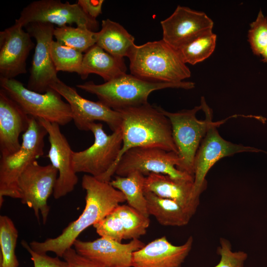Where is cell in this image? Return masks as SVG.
Segmentation results:
<instances>
[{
	"label": "cell",
	"mask_w": 267,
	"mask_h": 267,
	"mask_svg": "<svg viewBox=\"0 0 267 267\" xmlns=\"http://www.w3.org/2000/svg\"><path fill=\"white\" fill-rule=\"evenodd\" d=\"M82 187L86 191V205L78 218L71 222L58 236L43 242L33 241L29 244L32 250L40 253H54L63 257L65 252L73 246L79 235L86 229L100 221L121 203L126 201L124 194L109 182L98 180L85 174Z\"/></svg>",
	"instance_id": "1"
},
{
	"label": "cell",
	"mask_w": 267,
	"mask_h": 267,
	"mask_svg": "<svg viewBox=\"0 0 267 267\" xmlns=\"http://www.w3.org/2000/svg\"><path fill=\"white\" fill-rule=\"evenodd\" d=\"M117 111L122 118V147L114 165L98 180L109 182L120 159L131 148L158 147L178 153L170 120L157 106L147 103Z\"/></svg>",
	"instance_id": "2"
},
{
	"label": "cell",
	"mask_w": 267,
	"mask_h": 267,
	"mask_svg": "<svg viewBox=\"0 0 267 267\" xmlns=\"http://www.w3.org/2000/svg\"><path fill=\"white\" fill-rule=\"evenodd\" d=\"M131 74L154 83H179L191 72L178 50L163 40L135 45L129 56Z\"/></svg>",
	"instance_id": "3"
},
{
	"label": "cell",
	"mask_w": 267,
	"mask_h": 267,
	"mask_svg": "<svg viewBox=\"0 0 267 267\" xmlns=\"http://www.w3.org/2000/svg\"><path fill=\"white\" fill-rule=\"evenodd\" d=\"M76 87L95 94L99 101L114 110L146 104L149 94L155 90L167 88L191 89L192 82L154 83L141 79L132 74H123L110 81L97 85L93 82L78 84Z\"/></svg>",
	"instance_id": "4"
},
{
	"label": "cell",
	"mask_w": 267,
	"mask_h": 267,
	"mask_svg": "<svg viewBox=\"0 0 267 267\" xmlns=\"http://www.w3.org/2000/svg\"><path fill=\"white\" fill-rule=\"evenodd\" d=\"M170 120L172 135L180 163L178 169L194 177L193 164L201 141L213 121V112L204 97L200 105L177 112L167 111L158 106Z\"/></svg>",
	"instance_id": "5"
},
{
	"label": "cell",
	"mask_w": 267,
	"mask_h": 267,
	"mask_svg": "<svg viewBox=\"0 0 267 267\" xmlns=\"http://www.w3.org/2000/svg\"><path fill=\"white\" fill-rule=\"evenodd\" d=\"M47 132L38 120L30 117L28 129L22 135L20 149L2 156L0 160V206L3 197L20 199L17 182L24 170L44 155V138Z\"/></svg>",
	"instance_id": "6"
},
{
	"label": "cell",
	"mask_w": 267,
	"mask_h": 267,
	"mask_svg": "<svg viewBox=\"0 0 267 267\" xmlns=\"http://www.w3.org/2000/svg\"><path fill=\"white\" fill-rule=\"evenodd\" d=\"M0 86L30 117L43 119L59 126H65L72 121L70 105L52 88L41 93L29 89L15 79L3 78H0Z\"/></svg>",
	"instance_id": "7"
},
{
	"label": "cell",
	"mask_w": 267,
	"mask_h": 267,
	"mask_svg": "<svg viewBox=\"0 0 267 267\" xmlns=\"http://www.w3.org/2000/svg\"><path fill=\"white\" fill-rule=\"evenodd\" d=\"M94 137L93 143L88 148L73 153L75 172L84 173L97 178L105 174L114 165L122 147L121 129L107 134L100 123L89 127Z\"/></svg>",
	"instance_id": "8"
},
{
	"label": "cell",
	"mask_w": 267,
	"mask_h": 267,
	"mask_svg": "<svg viewBox=\"0 0 267 267\" xmlns=\"http://www.w3.org/2000/svg\"><path fill=\"white\" fill-rule=\"evenodd\" d=\"M180 159L178 153L158 147H138L127 151L120 159L115 174L126 177L138 171L144 176L161 174L178 179H193L194 177L178 169Z\"/></svg>",
	"instance_id": "9"
},
{
	"label": "cell",
	"mask_w": 267,
	"mask_h": 267,
	"mask_svg": "<svg viewBox=\"0 0 267 267\" xmlns=\"http://www.w3.org/2000/svg\"><path fill=\"white\" fill-rule=\"evenodd\" d=\"M48 23L61 27L76 24L77 26H85L95 32L99 28V23L86 13L77 3L60 0H39L34 1L21 11L15 23L25 27L31 23Z\"/></svg>",
	"instance_id": "10"
},
{
	"label": "cell",
	"mask_w": 267,
	"mask_h": 267,
	"mask_svg": "<svg viewBox=\"0 0 267 267\" xmlns=\"http://www.w3.org/2000/svg\"><path fill=\"white\" fill-rule=\"evenodd\" d=\"M224 120L213 122L201 141L195 156L194 169V193L200 198L207 187L206 177L209 171L221 159L236 153L265 152L252 147L232 143L223 139L219 134L218 127Z\"/></svg>",
	"instance_id": "11"
},
{
	"label": "cell",
	"mask_w": 267,
	"mask_h": 267,
	"mask_svg": "<svg viewBox=\"0 0 267 267\" xmlns=\"http://www.w3.org/2000/svg\"><path fill=\"white\" fill-rule=\"evenodd\" d=\"M57 174L58 171L51 164L42 166L36 160L24 170L18 180L21 203L33 209L38 222L40 213L44 224L50 210L47 200L53 193Z\"/></svg>",
	"instance_id": "12"
},
{
	"label": "cell",
	"mask_w": 267,
	"mask_h": 267,
	"mask_svg": "<svg viewBox=\"0 0 267 267\" xmlns=\"http://www.w3.org/2000/svg\"><path fill=\"white\" fill-rule=\"evenodd\" d=\"M25 27L36 41L27 88L44 93L60 81L50 51L55 28L52 24L41 22L31 23Z\"/></svg>",
	"instance_id": "13"
},
{
	"label": "cell",
	"mask_w": 267,
	"mask_h": 267,
	"mask_svg": "<svg viewBox=\"0 0 267 267\" xmlns=\"http://www.w3.org/2000/svg\"><path fill=\"white\" fill-rule=\"evenodd\" d=\"M70 105L72 121L81 131H89L90 125L95 121L107 124L112 132L121 129L122 118L120 113L108 107L100 101H93L81 96L73 88L61 81L52 85Z\"/></svg>",
	"instance_id": "14"
},
{
	"label": "cell",
	"mask_w": 267,
	"mask_h": 267,
	"mask_svg": "<svg viewBox=\"0 0 267 267\" xmlns=\"http://www.w3.org/2000/svg\"><path fill=\"white\" fill-rule=\"evenodd\" d=\"M45 129L50 144L47 157L58 173L53 195L58 199L72 192L78 182L73 166V151L60 126L43 119H38Z\"/></svg>",
	"instance_id": "15"
},
{
	"label": "cell",
	"mask_w": 267,
	"mask_h": 267,
	"mask_svg": "<svg viewBox=\"0 0 267 267\" xmlns=\"http://www.w3.org/2000/svg\"><path fill=\"white\" fill-rule=\"evenodd\" d=\"M160 23L162 40L177 49L199 36L212 31L214 26V22L205 13L180 5Z\"/></svg>",
	"instance_id": "16"
},
{
	"label": "cell",
	"mask_w": 267,
	"mask_h": 267,
	"mask_svg": "<svg viewBox=\"0 0 267 267\" xmlns=\"http://www.w3.org/2000/svg\"><path fill=\"white\" fill-rule=\"evenodd\" d=\"M31 38L15 23L0 32V78L14 79L27 73L26 60L36 45Z\"/></svg>",
	"instance_id": "17"
},
{
	"label": "cell",
	"mask_w": 267,
	"mask_h": 267,
	"mask_svg": "<svg viewBox=\"0 0 267 267\" xmlns=\"http://www.w3.org/2000/svg\"><path fill=\"white\" fill-rule=\"evenodd\" d=\"M144 245L138 239L122 243L100 237L91 241L77 239L73 246L79 255L106 267H132L133 253Z\"/></svg>",
	"instance_id": "18"
},
{
	"label": "cell",
	"mask_w": 267,
	"mask_h": 267,
	"mask_svg": "<svg viewBox=\"0 0 267 267\" xmlns=\"http://www.w3.org/2000/svg\"><path fill=\"white\" fill-rule=\"evenodd\" d=\"M193 243L191 236L180 245L173 244L163 236L134 252L132 267H181Z\"/></svg>",
	"instance_id": "19"
},
{
	"label": "cell",
	"mask_w": 267,
	"mask_h": 267,
	"mask_svg": "<svg viewBox=\"0 0 267 267\" xmlns=\"http://www.w3.org/2000/svg\"><path fill=\"white\" fill-rule=\"evenodd\" d=\"M30 116L5 92L0 89V156L17 152L20 148V134L29 127Z\"/></svg>",
	"instance_id": "20"
},
{
	"label": "cell",
	"mask_w": 267,
	"mask_h": 267,
	"mask_svg": "<svg viewBox=\"0 0 267 267\" xmlns=\"http://www.w3.org/2000/svg\"><path fill=\"white\" fill-rule=\"evenodd\" d=\"M144 191L174 200L196 212L200 198L194 193V180L178 179L166 175L151 173L145 177Z\"/></svg>",
	"instance_id": "21"
},
{
	"label": "cell",
	"mask_w": 267,
	"mask_h": 267,
	"mask_svg": "<svg viewBox=\"0 0 267 267\" xmlns=\"http://www.w3.org/2000/svg\"><path fill=\"white\" fill-rule=\"evenodd\" d=\"M126 70L124 59L116 58L95 44L84 55L80 76L85 80L89 74H95L107 82L126 74Z\"/></svg>",
	"instance_id": "22"
},
{
	"label": "cell",
	"mask_w": 267,
	"mask_h": 267,
	"mask_svg": "<svg viewBox=\"0 0 267 267\" xmlns=\"http://www.w3.org/2000/svg\"><path fill=\"white\" fill-rule=\"evenodd\" d=\"M149 216L154 217L164 226H182L187 225L196 211L169 199L144 191Z\"/></svg>",
	"instance_id": "23"
},
{
	"label": "cell",
	"mask_w": 267,
	"mask_h": 267,
	"mask_svg": "<svg viewBox=\"0 0 267 267\" xmlns=\"http://www.w3.org/2000/svg\"><path fill=\"white\" fill-rule=\"evenodd\" d=\"M96 44L120 59L129 57L135 45L134 37L119 23L109 19L102 21Z\"/></svg>",
	"instance_id": "24"
},
{
	"label": "cell",
	"mask_w": 267,
	"mask_h": 267,
	"mask_svg": "<svg viewBox=\"0 0 267 267\" xmlns=\"http://www.w3.org/2000/svg\"><path fill=\"white\" fill-rule=\"evenodd\" d=\"M145 179V176L134 171L126 177L117 176L110 183L124 194L129 206L149 217L144 193Z\"/></svg>",
	"instance_id": "25"
},
{
	"label": "cell",
	"mask_w": 267,
	"mask_h": 267,
	"mask_svg": "<svg viewBox=\"0 0 267 267\" xmlns=\"http://www.w3.org/2000/svg\"><path fill=\"white\" fill-rule=\"evenodd\" d=\"M53 36L60 44L76 49L82 53L96 44L97 32L85 26H65L55 28Z\"/></svg>",
	"instance_id": "26"
},
{
	"label": "cell",
	"mask_w": 267,
	"mask_h": 267,
	"mask_svg": "<svg viewBox=\"0 0 267 267\" xmlns=\"http://www.w3.org/2000/svg\"><path fill=\"white\" fill-rule=\"evenodd\" d=\"M217 36L212 31L205 33L178 49L183 61L195 65L209 57L215 50Z\"/></svg>",
	"instance_id": "27"
},
{
	"label": "cell",
	"mask_w": 267,
	"mask_h": 267,
	"mask_svg": "<svg viewBox=\"0 0 267 267\" xmlns=\"http://www.w3.org/2000/svg\"><path fill=\"white\" fill-rule=\"evenodd\" d=\"M18 230L10 218L0 216V267H18L15 255Z\"/></svg>",
	"instance_id": "28"
},
{
	"label": "cell",
	"mask_w": 267,
	"mask_h": 267,
	"mask_svg": "<svg viewBox=\"0 0 267 267\" xmlns=\"http://www.w3.org/2000/svg\"><path fill=\"white\" fill-rule=\"evenodd\" d=\"M115 212L120 219L125 230V239H138L144 235L150 224L147 217L129 205H119Z\"/></svg>",
	"instance_id": "29"
},
{
	"label": "cell",
	"mask_w": 267,
	"mask_h": 267,
	"mask_svg": "<svg viewBox=\"0 0 267 267\" xmlns=\"http://www.w3.org/2000/svg\"><path fill=\"white\" fill-rule=\"evenodd\" d=\"M51 57L57 72H75L80 76L84 55L73 48L53 41L50 46Z\"/></svg>",
	"instance_id": "30"
},
{
	"label": "cell",
	"mask_w": 267,
	"mask_h": 267,
	"mask_svg": "<svg viewBox=\"0 0 267 267\" xmlns=\"http://www.w3.org/2000/svg\"><path fill=\"white\" fill-rule=\"evenodd\" d=\"M248 41L253 53L261 55L267 46V18L260 10L255 21L250 24Z\"/></svg>",
	"instance_id": "31"
},
{
	"label": "cell",
	"mask_w": 267,
	"mask_h": 267,
	"mask_svg": "<svg viewBox=\"0 0 267 267\" xmlns=\"http://www.w3.org/2000/svg\"><path fill=\"white\" fill-rule=\"evenodd\" d=\"M101 237L118 242L125 239V230L122 222L114 210L93 225Z\"/></svg>",
	"instance_id": "32"
},
{
	"label": "cell",
	"mask_w": 267,
	"mask_h": 267,
	"mask_svg": "<svg viewBox=\"0 0 267 267\" xmlns=\"http://www.w3.org/2000/svg\"><path fill=\"white\" fill-rule=\"evenodd\" d=\"M217 253L220 256V260L214 267H244L248 258L244 251H233L229 241L224 238H220Z\"/></svg>",
	"instance_id": "33"
},
{
	"label": "cell",
	"mask_w": 267,
	"mask_h": 267,
	"mask_svg": "<svg viewBox=\"0 0 267 267\" xmlns=\"http://www.w3.org/2000/svg\"><path fill=\"white\" fill-rule=\"evenodd\" d=\"M21 243L31 255L34 267H69L65 261H61L57 256L51 257L46 253L36 252L32 249L29 244L25 240H22Z\"/></svg>",
	"instance_id": "34"
},
{
	"label": "cell",
	"mask_w": 267,
	"mask_h": 267,
	"mask_svg": "<svg viewBox=\"0 0 267 267\" xmlns=\"http://www.w3.org/2000/svg\"><path fill=\"white\" fill-rule=\"evenodd\" d=\"M62 258L67 263L69 267H106L79 255L72 247L65 252Z\"/></svg>",
	"instance_id": "35"
},
{
	"label": "cell",
	"mask_w": 267,
	"mask_h": 267,
	"mask_svg": "<svg viewBox=\"0 0 267 267\" xmlns=\"http://www.w3.org/2000/svg\"><path fill=\"white\" fill-rule=\"evenodd\" d=\"M103 0H78L77 3L91 17L96 19L102 14Z\"/></svg>",
	"instance_id": "36"
},
{
	"label": "cell",
	"mask_w": 267,
	"mask_h": 267,
	"mask_svg": "<svg viewBox=\"0 0 267 267\" xmlns=\"http://www.w3.org/2000/svg\"><path fill=\"white\" fill-rule=\"evenodd\" d=\"M261 55L263 57L262 61L264 62H265V63H267V46L264 49V50L263 51Z\"/></svg>",
	"instance_id": "37"
}]
</instances>
